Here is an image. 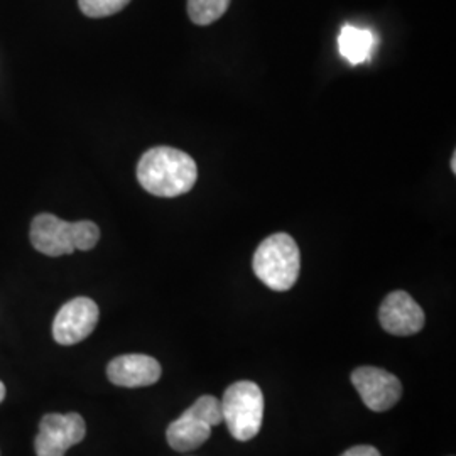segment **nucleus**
I'll return each mask as SVG.
<instances>
[{
    "label": "nucleus",
    "mask_w": 456,
    "mask_h": 456,
    "mask_svg": "<svg viewBox=\"0 0 456 456\" xmlns=\"http://www.w3.org/2000/svg\"><path fill=\"white\" fill-rule=\"evenodd\" d=\"M342 456H382L380 452L370 446V444H359V446H354L350 450H346Z\"/></svg>",
    "instance_id": "obj_14"
},
{
    "label": "nucleus",
    "mask_w": 456,
    "mask_h": 456,
    "mask_svg": "<svg viewBox=\"0 0 456 456\" xmlns=\"http://www.w3.org/2000/svg\"><path fill=\"white\" fill-rule=\"evenodd\" d=\"M161 365L159 362L149 355L131 354L112 360L107 367L109 380L118 387H147L156 384L161 379Z\"/></svg>",
    "instance_id": "obj_10"
},
{
    "label": "nucleus",
    "mask_w": 456,
    "mask_h": 456,
    "mask_svg": "<svg viewBox=\"0 0 456 456\" xmlns=\"http://www.w3.org/2000/svg\"><path fill=\"white\" fill-rule=\"evenodd\" d=\"M222 404V416L230 435L237 441L257 436L264 419V394L256 382L240 380L228 387Z\"/></svg>",
    "instance_id": "obj_4"
},
{
    "label": "nucleus",
    "mask_w": 456,
    "mask_h": 456,
    "mask_svg": "<svg viewBox=\"0 0 456 456\" xmlns=\"http://www.w3.org/2000/svg\"><path fill=\"white\" fill-rule=\"evenodd\" d=\"M224 421L222 404L213 395H201L176 421L167 426L166 438L173 450L191 452L210 438L213 426Z\"/></svg>",
    "instance_id": "obj_5"
},
{
    "label": "nucleus",
    "mask_w": 456,
    "mask_h": 456,
    "mask_svg": "<svg viewBox=\"0 0 456 456\" xmlns=\"http://www.w3.org/2000/svg\"><path fill=\"white\" fill-rule=\"evenodd\" d=\"M456 158H455V154H453V158H452V171H453V173H456Z\"/></svg>",
    "instance_id": "obj_16"
},
{
    "label": "nucleus",
    "mask_w": 456,
    "mask_h": 456,
    "mask_svg": "<svg viewBox=\"0 0 456 456\" xmlns=\"http://www.w3.org/2000/svg\"><path fill=\"white\" fill-rule=\"evenodd\" d=\"M137 180L151 195L176 198L193 190L198 167L195 159L180 149L152 147L137 164Z\"/></svg>",
    "instance_id": "obj_1"
},
{
    "label": "nucleus",
    "mask_w": 456,
    "mask_h": 456,
    "mask_svg": "<svg viewBox=\"0 0 456 456\" xmlns=\"http://www.w3.org/2000/svg\"><path fill=\"white\" fill-rule=\"evenodd\" d=\"M97 303L90 297H75L58 311L53 322V338L60 345H77L92 335L98 323Z\"/></svg>",
    "instance_id": "obj_8"
},
{
    "label": "nucleus",
    "mask_w": 456,
    "mask_h": 456,
    "mask_svg": "<svg viewBox=\"0 0 456 456\" xmlns=\"http://www.w3.org/2000/svg\"><path fill=\"white\" fill-rule=\"evenodd\" d=\"M230 0H188V14L198 26H208L227 12Z\"/></svg>",
    "instance_id": "obj_12"
},
{
    "label": "nucleus",
    "mask_w": 456,
    "mask_h": 456,
    "mask_svg": "<svg viewBox=\"0 0 456 456\" xmlns=\"http://www.w3.org/2000/svg\"><path fill=\"white\" fill-rule=\"evenodd\" d=\"M131 0H78L83 14L88 17L114 16L126 9Z\"/></svg>",
    "instance_id": "obj_13"
},
{
    "label": "nucleus",
    "mask_w": 456,
    "mask_h": 456,
    "mask_svg": "<svg viewBox=\"0 0 456 456\" xmlns=\"http://www.w3.org/2000/svg\"><path fill=\"white\" fill-rule=\"evenodd\" d=\"M338 46L340 54L350 65H360L370 60L375 48V36L369 29L346 24L338 36Z\"/></svg>",
    "instance_id": "obj_11"
},
{
    "label": "nucleus",
    "mask_w": 456,
    "mask_h": 456,
    "mask_svg": "<svg viewBox=\"0 0 456 456\" xmlns=\"http://www.w3.org/2000/svg\"><path fill=\"white\" fill-rule=\"evenodd\" d=\"M352 384L363 404L375 412L394 408L403 397V384L391 372L379 367H359L352 372Z\"/></svg>",
    "instance_id": "obj_7"
},
{
    "label": "nucleus",
    "mask_w": 456,
    "mask_h": 456,
    "mask_svg": "<svg viewBox=\"0 0 456 456\" xmlns=\"http://www.w3.org/2000/svg\"><path fill=\"white\" fill-rule=\"evenodd\" d=\"M5 399V386L4 382H0V403Z\"/></svg>",
    "instance_id": "obj_15"
},
{
    "label": "nucleus",
    "mask_w": 456,
    "mask_h": 456,
    "mask_svg": "<svg viewBox=\"0 0 456 456\" xmlns=\"http://www.w3.org/2000/svg\"><path fill=\"white\" fill-rule=\"evenodd\" d=\"M86 424L80 414H46L39 423V433L34 441L37 456H65L66 452L82 443Z\"/></svg>",
    "instance_id": "obj_6"
},
{
    "label": "nucleus",
    "mask_w": 456,
    "mask_h": 456,
    "mask_svg": "<svg viewBox=\"0 0 456 456\" xmlns=\"http://www.w3.org/2000/svg\"><path fill=\"white\" fill-rule=\"evenodd\" d=\"M252 267L269 289L277 293L289 291L301 271L299 247L291 235L274 233L257 247Z\"/></svg>",
    "instance_id": "obj_3"
},
{
    "label": "nucleus",
    "mask_w": 456,
    "mask_h": 456,
    "mask_svg": "<svg viewBox=\"0 0 456 456\" xmlns=\"http://www.w3.org/2000/svg\"><path fill=\"white\" fill-rule=\"evenodd\" d=\"M379 322L391 335L411 337L423 330L426 316L412 296L404 291H394L382 301Z\"/></svg>",
    "instance_id": "obj_9"
},
{
    "label": "nucleus",
    "mask_w": 456,
    "mask_h": 456,
    "mask_svg": "<svg viewBox=\"0 0 456 456\" xmlns=\"http://www.w3.org/2000/svg\"><path fill=\"white\" fill-rule=\"evenodd\" d=\"M31 244L49 257L69 256L75 250H92L100 240V228L90 222H65L51 213L37 215L31 224Z\"/></svg>",
    "instance_id": "obj_2"
}]
</instances>
